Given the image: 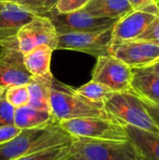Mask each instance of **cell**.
I'll list each match as a JSON object with an SVG mask.
<instances>
[{"label": "cell", "mask_w": 159, "mask_h": 160, "mask_svg": "<svg viewBox=\"0 0 159 160\" xmlns=\"http://www.w3.org/2000/svg\"><path fill=\"white\" fill-rule=\"evenodd\" d=\"M73 139L59 124L22 129L16 137L0 145V160H17L50 147L71 143Z\"/></svg>", "instance_id": "1"}, {"label": "cell", "mask_w": 159, "mask_h": 160, "mask_svg": "<svg viewBox=\"0 0 159 160\" xmlns=\"http://www.w3.org/2000/svg\"><path fill=\"white\" fill-rule=\"evenodd\" d=\"M60 127L73 138L101 141H129L124 125L115 119L79 118L59 123Z\"/></svg>", "instance_id": "4"}, {"label": "cell", "mask_w": 159, "mask_h": 160, "mask_svg": "<svg viewBox=\"0 0 159 160\" xmlns=\"http://www.w3.org/2000/svg\"><path fill=\"white\" fill-rule=\"evenodd\" d=\"M70 144H63L50 147L22 157L17 160H61L66 158L70 154Z\"/></svg>", "instance_id": "21"}, {"label": "cell", "mask_w": 159, "mask_h": 160, "mask_svg": "<svg viewBox=\"0 0 159 160\" xmlns=\"http://www.w3.org/2000/svg\"><path fill=\"white\" fill-rule=\"evenodd\" d=\"M133 10H141L145 6L150 4L153 0H127Z\"/></svg>", "instance_id": "30"}, {"label": "cell", "mask_w": 159, "mask_h": 160, "mask_svg": "<svg viewBox=\"0 0 159 160\" xmlns=\"http://www.w3.org/2000/svg\"><path fill=\"white\" fill-rule=\"evenodd\" d=\"M90 0H59L54 8L58 13H69L82 9Z\"/></svg>", "instance_id": "25"}, {"label": "cell", "mask_w": 159, "mask_h": 160, "mask_svg": "<svg viewBox=\"0 0 159 160\" xmlns=\"http://www.w3.org/2000/svg\"><path fill=\"white\" fill-rule=\"evenodd\" d=\"M59 124L52 112L38 110L30 105L15 109L14 126L19 129H32Z\"/></svg>", "instance_id": "16"}, {"label": "cell", "mask_w": 159, "mask_h": 160, "mask_svg": "<svg viewBox=\"0 0 159 160\" xmlns=\"http://www.w3.org/2000/svg\"><path fill=\"white\" fill-rule=\"evenodd\" d=\"M7 0H0V10L4 8V7L6 6V4L7 3Z\"/></svg>", "instance_id": "34"}, {"label": "cell", "mask_w": 159, "mask_h": 160, "mask_svg": "<svg viewBox=\"0 0 159 160\" xmlns=\"http://www.w3.org/2000/svg\"><path fill=\"white\" fill-rule=\"evenodd\" d=\"M44 16L51 20L58 35L105 30L112 27L118 21L115 19L95 17L83 9L69 13H58L53 8Z\"/></svg>", "instance_id": "7"}, {"label": "cell", "mask_w": 159, "mask_h": 160, "mask_svg": "<svg viewBox=\"0 0 159 160\" xmlns=\"http://www.w3.org/2000/svg\"><path fill=\"white\" fill-rule=\"evenodd\" d=\"M5 97L7 101L14 108L18 109L28 105L29 94L27 85H17L12 86L5 90Z\"/></svg>", "instance_id": "22"}, {"label": "cell", "mask_w": 159, "mask_h": 160, "mask_svg": "<svg viewBox=\"0 0 159 160\" xmlns=\"http://www.w3.org/2000/svg\"><path fill=\"white\" fill-rule=\"evenodd\" d=\"M15 109L7 101L5 92L0 96V128L14 126Z\"/></svg>", "instance_id": "24"}, {"label": "cell", "mask_w": 159, "mask_h": 160, "mask_svg": "<svg viewBox=\"0 0 159 160\" xmlns=\"http://www.w3.org/2000/svg\"><path fill=\"white\" fill-rule=\"evenodd\" d=\"M157 17L142 10H133L117 21L112 28V49L127 41L136 40Z\"/></svg>", "instance_id": "12"}, {"label": "cell", "mask_w": 159, "mask_h": 160, "mask_svg": "<svg viewBox=\"0 0 159 160\" xmlns=\"http://www.w3.org/2000/svg\"><path fill=\"white\" fill-rule=\"evenodd\" d=\"M138 39L151 41L159 46V18L155 19V21L146 28V30L136 40Z\"/></svg>", "instance_id": "26"}, {"label": "cell", "mask_w": 159, "mask_h": 160, "mask_svg": "<svg viewBox=\"0 0 159 160\" xmlns=\"http://www.w3.org/2000/svg\"><path fill=\"white\" fill-rule=\"evenodd\" d=\"M67 160H87L85 159L82 156L76 154V153H70L69 156L67 158Z\"/></svg>", "instance_id": "31"}, {"label": "cell", "mask_w": 159, "mask_h": 160, "mask_svg": "<svg viewBox=\"0 0 159 160\" xmlns=\"http://www.w3.org/2000/svg\"><path fill=\"white\" fill-rule=\"evenodd\" d=\"M76 91L77 93L88 98L91 101L101 103H104V101L113 93L106 85L92 80L89 82L76 89Z\"/></svg>", "instance_id": "20"}, {"label": "cell", "mask_w": 159, "mask_h": 160, "mask_svg": "<svg viewBox=\"0 0 159 160\" xmlns=\"http://www.w3.org/2000/svg\"><path fill=\"white\" fill-rule=\"evenodd\" d=\"M143 105H144L145 109L147 110V112H149L152 119L159 127V104H157V105H148V104L143 103Z\"/></svg>", "instance_id": "29"}, {"label": "cell", "mask_w": 159, "mask_h": 160, "mask_svg": "<svg viewBox=\"0 0 159 160\" xmlns=\"http://www.w3.org/2000/svg\"><path fill=\"white\" fill-rule=\"evenodd\" d=\"M61 160H67V158H63V159H61Z\"/></svg>", "instance_id": "37"}, {"label": "cell", "mask_w": 159, "mask_h": 160, "mask_svg": "<svg viewBox=\"0 0 159 160\" xmlns=\"http://www.w3.org/2000/svg\"><path fill=\"white\" fill-rule=\"evenodd\" d=\"M70 153H76L87 160H136V152L129 141H101L74 138Z\"/></svg>", "instance_id": "5"}, {"label": "cell", "mask_w": 159, "mask_h": 160, "mask_svg": "<svg viewBox=\"0 0 159 160\" xmlns=\"http://www.w3.org/2000/svg\"><path fill=\"white\" fill-rule=\"evenodd\" d=\"M33 76L23 63V54L19 50L17 38L0 52V86L5 90L17 85H25Z\"/></svg>", "instance_id": "10"}, {"label": "cell", "mask_w": 159, "mask_h": 160, "mask_svg": "<svg viewBox=\"0 0 159 160\" xmlns=\"http://www.w3.org/2000/svg\"><path fill=\"white\" fill-rule=\"evenodd\" d=\"M19 50L22 54L39 45H46L52 51L58 44V34L51 20L43 15H36L25 23L16 35Z\"/></svg>", "instance_id": "9"}, {"label": "cell", "mask_w": 159, "mask_h": 160, "mask_svg": "<svg viewBox=\"0 0 159 160\" xmlns=\"http://www.w3.org/2000/svg\"><path fill=\"white\" fill-rule=\"evenodd\" d=\"M136 160H142L140 158H138V156H137V158H136Z\"/></svg>", "instance_id": "36"}, {"label": "cell", "mask_w": 159, "mask_h": 160, "mask_svg": "<svg viewBox=\"0 0 159 160\" xmlns=\"http://www.w3.org/2000/svg\"><path fill=\"white\" fill-rule=\"evenodd\" d=\"M82 9L95 17L115 20L133 11L127 0H90Z\"/></svg>", "instance_id": "18"}, {"label": "cell", "mask_w": 159, "mask_h": 160, "mask_svg": "<svg viewBox=\"0 0 159 160\" xmlns=\"http://www.w3.org/2000/svg\"><path fill=\"white\" fill-rule=\"evenodd\" d=\"M151 68H153V69H154V70H155V71H156V72H157V73L159 75V61L156 62L154 65H152V66H151Z\"/></svg>", "instance_id": "33"}, {"label": "cell", "mask_w": 159, "mask_h": 160, "mask_svg": "<svg viewBox=\"0 0 159 160\" xmlns=\"http://www.w3.org/2000/svg\"><path fill=\"white\" fill-rule=\"evenodd\" d=\"M4 92H5V89H4V88H2V87L0 86V96H1Z\"/></svg>", "instance_id": "35"}, {"label": "cell", "mask_w": 159, "mask_h": 160, "mask_svg": "<svg viewBox=\"0 0 159 160\" xmlns=\"http://www.w3.org/2000/svg\"><path fill=\"white\" fill-rule=\"evenodd\" d=\"M21 132V129L15 126L0 128V145L16 137Z\"/></svg>", "instance_id": "27"}, {"label": "cell", "mask_w": 159, "mask_h": 160, "mask_svg": "<svg viewBox=\"0 0 159 160\" xmlns=\"http://www.w3.org/2000/svg\"><path fill=\"white\" fill-rule=\"evenodd\" d=\"M50 102L51 112L58 123L79 118L114 119L105 110L104 103L91 101L55 79L51 87Z\"/></svg>", "instance_id": "2"}, {"label": "cell", "mask_w": 159, "mask_h": 160, "mask_svg": "<svg viewBox=\"0 0 159 160\" xmlns=\"http://www.w3.org/2000/svg\"><path fill=\"white\" fill-rule=\"evenodd\" d=\"M132 68L114 55L97 58L92 81L109 87L113 93H130Z\"/></svg>", "instance_id": "8"}, {"label": "cell", "mask_w": 159, "mask_h": 160, "mask_svg": "<svg viewBox=\"0 0 159 160\" xmlns=\"http://www.w3.org/2000/svg\"><path fill=\"white\" fill-rule=\"evenodd\" d=\"M53 51L46 46L39 45L23 54V63L27 71L33 76H43L51 72V59Z\"/></svg>", "instance_id": "19"}, {"label": "cell", "mask_w": 159, "mask_h": 160, "mask_svg": "<svg viewBox=\"0 0 159 160\" xmlns=\"http://www.w3.org/2000/svg\"><path fill=\"white\" fill-rule=\"evenodd\" d=\"M130 93L145 104H159V75L151 67L132 68Z\"/></svg>", "instance_id": "14"}, {"label": "cell", "mask_w": 159, "mask_h": 160, "mask_svg": "<svg viewBox=\"0 0 159 160\" xmlns=\"http://www.w3.org/2000/svg\"><path fill=\"white\" fill-rule=\"evenodd\" d=\"M36 15L20 5L7 2L0 10V47H6L16 40L18 31Z\"/></svg>", "instance_id": "13"}, {"label": "cell", "mask_w": 159, "mask_h": 160, "mask_svg": "<svg viewBox=\"0 0 159 160\" xmlns=\"http://www.w3.org/2000/svg\"><path fill=\"white\" fill-rule=\"evenodd\" d=\"M59 0H32L22 7L34 12L37 15H46L52 9H53Z\"/></svg>", "instance_id": "23"}, {"label": "cell", "mask_w": 159, "mask_h": 160, "mask_svg": "<svg viewBox=\"0 0 159 160\" xmlns=\"http://www.w3.org/2000/svg\"><path fill=\"white\" fill-rule=\"evenodd\" d=\"M7 1L22 6V5H23V4H25V3H27V2H29V1H32V0H7Z\"/></svg>", "instance_id": "32"}, {"label": "cell", "mask_w": 159, "mask_h": 160, "mask_svg": "<svg viewBox=\"0 0 159 160\" xmlns=\"http://www.w3.org/2000/svg\"><path fill=\"white\" fill-rule=\"evenodd\" d=\"M104 107L107 112L122 125L159 136V127L143 103L131 93H112L104 101Z\"/></svg>", "instance_id": "3"}, {"label": "cell", "mask_w": 159, "mask_h": 160, "mask_svg": "<svg viewBox=\"0 0 159 160\" xmlns=\"http://www.w3.org/2000/svg\"><path fill=\"white\" fill-rule=\"evenodd\" d=\"M141 10L147 12L151 15H154L157 18H159V0H153L150 4L145 6Z\"/></svg>", "instance_id": "28"}, {"label": "cell", "mask_w": 159, "mask_h": 160, "mask_svg": "<svg viewBox=\"0 0 159 160\" xmlns=\"http://www.w3.org/2000/svg\"><path fill=\"white\" fill-rule=\"evenodd\" d=\"M112 27L90 32L58 35L56 50H69L90 54L96 58L112 54Z\"/></svg>", "instance_id": "6"}, {"label": "cell", "mask_w": 159, "mask_h": 160, "mask_svg": "<svg viewBox=\"0 0 159 160\" xmlns=\"http://www.w3.org/2000/svg\"><path fill=\"white\" fill-rule=\"evenodd\" d=\"M136 155L142 160H159V136L124 126Z\"/></svg>", "instance_id": "15"}, {"label": "cell", "mask_w": 159, "mask_h": 160, "mask_svg": "<svg viewBox=\"0 0 159 160\" xmlns=\"http://www.w3.org/2000/svg\"><path fill=\"white\" fill-rule=\"evenodd\" d=\"M112 54L131 68H147L159 61V46L147 40H131L112 48Z\"/></svg>", "instance_id": "11"}, {"label": "cell", "mask_w": 159, "mask_h": 160, "mask_svg": "<svg viewBox=\"0 0 159 160\" xmlns=\"http://www.w3.org/2000/svg\"><path fill=\"white\" fill-rule=\"evenodd\" d=\"M53 76L52 72L43 75L33 77L27 85L29 94L28 105L37 108L38 110L51 112V87L53 82Z\"/></svg>", "instance_id": "17"}]
</instances>
